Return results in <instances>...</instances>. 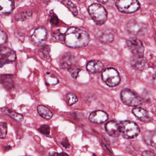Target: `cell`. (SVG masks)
<instances>
[{"mask_svg": "<svg viewBox=\"0 0 156 156\" xmlns=\"http://www.w3.org/2000/svg\"><path fill=\"white\" fill-rule=\"evenodd\" d=\"M152 81H153V83L156 86V76H155L154 77L152 80Z\"/></svg>", "mask_w": 156, "mask_h": 156, "instance_id": "8d00e7d4", "label": "cell"}, {"mask_svg": "<svg viewBox=\"0 0 156 156\" xmlns=\"http://www.w3.org/2000/svg\"><path fill=\"white\" fill-rule=\"evenodd\" d=\"M48 33L46 29L39 27L35 29L31 36L32 41L37 45H43L47 38Z\"/></svg>", "mask_w": 156, "mask_h": 156, "instance_id": "30bf717a", "label": "cell"}, {"mask_svg": "<svg viewBox=\"0 0 156 156\" xmlns=\"http://www.w3.org/2000/svg\"><path fill=\"white\" fill-rule=\"evenodd\" d=\"M126 44L133 55L144 57L145 47L143 42L140 39L136 37H131L127 39Z\"/></svg>", "mask_w": 156, "mask_h": 156, "instance_id": "52a82bcc", "label": "cell"}, {"mask_svg": "<svg viewBox=\"0 0 156 156\" xmlns=\"http://www.w3.org/2000/svg\"><path fill=\"white\" fill-rule=\"evenodd\" d=\"M0 129H1V133H0L1 136H0V137L2 139H4V138H5L6 134H7V124L6 123L4 122H2L1 123Z\"/></svg>", "mask_w": 156, "mask_h": 156, "instance_id": "4316f807", "label": "cell"}, {"mask_svg": "<svg viewBox=\"0 0 156 156\" xmlns=\"http://www.w3.org/2000/svg\"><path fill=\"white\" fill-rule=\"evenodd\" d=\"M53 37L56 39V40H58V41H62V40L65 39V35L61 34L59 31H55L53 34Z\"/></svg>", "mask_w": 156, "mask_h": 156, "instance_id": "4dcf8cb0", "label": "cell"}, {"mask_svg": "<svg viewBox=\"0 0 156 156\" xmlns=\"http://www.w3.org/2000/svg\"><path fill=\"white\" fill-rule=\"evenodd\" d=\"M115 5L119 11L125 14L135 12L140 7L138 0H117Z\"/></svg>", "mask_w": 156, "mask_h": 156, "instance_id": "8992f818", "label": "cell"}, {"mask_svg": "<svg viewBox=\"0 0 156 156\" xmlns=\"http://www.w3.org/2000/svg\"><path fill=\"white\" fill-rule=\"evenodd\" d=\"M32 12L30 10H26L16 14L14 16V19L17 21H24L31 18Z\"/></svg>", "mask_w": 156, "mask_h": 156, "instance_id": "603a6c76", "label": "cell"}, {"mask_svg": "<svg viewBox=\"0 0 156 156\" xmlns=\"http://www.w3.org/2000/svg\"><path fill=\"white\" fill-rule=\"evenodd\" d=\"M155 41L156 42V32L155 33Z\"/></svg>", "mask_w": 156, "mask_h": 156, "instance_id": "ab89813d", "label": "cell"}, {"mask_svg": "<svg viewBox=\"0 0 156 156\" xmlns=\"http://www.w3.org/2000/svg\"><path fill=\"white\" fill-rule=\"evenodd\" d=\"M107 113L102 110H98L92 112L89 116L91 122L95 123L100 124L104 122L108 119Z\"/></svg>", "mask_w": 156, "mask_h": 156, "instance_id": "7c38bea8", "label": "cell"}, {"mask_svg": "<svg viewBox=\"0 0 156 156\" xmlns=\"http://www.w3.org/2000/svg\"><path fill=\"white\" fill-rule=\"evenodd\" d=\"M78 101V98L74 94L70 93L68 94L66 96V101L68 105L70 106L75 104Z\"/></svg>", "mask_w": 156, "mask_h": 156, "instance_id": "d4e9b609", "label": "cell"}, {"mask_svg": "<svg viewBox=\"0 0 156 156\" xmlns=\"http://www.w3.org/2000/svg\"><path fill=\"white\" fill-rule=\"evenodd\" d=\"M37 111L40 116L46 119H50L53 115L52 112L44 105H38L37 107Z\"/></svg>", "mask_w": 156, "mask_h": 156, "instance_id": "44dd1931", "label": "cell"}, {"mask_svg": "<svg viewBox=\"0 0 156 156\" xmlns=\"http://www.w3.org/2000/svg\"><path fill=\"white\" fill-rule=\"evenodd\" d=\"M145 142L151 146H156V131H151L145 132L143 134Z\"/></svg>", "mask_w": 156, "mask_h": 156, "instance_id": "d6986e66", "label": "cell"}, {"mask_svg": "<svg viewBox=\"0 0 156 156\" xmlns=\"http://www.w3.org/2000/svg\"><path fill=\"white\" fill-rule=\"evenodd\" d=\"M122 102L127 106L137 107L143 104V99L129 89H125L121 93Z\"/></svg>", "mask_w": 156, "mask_h": 156, "instance_id": "3957f363", "label": "cell"}, {"mask_svg": "<svg viewBox=\"0 0 156 156\" xmlns=\"http://www.w3.org/2000/svg\"><path fill=\"white\" fill-rule=\"evenodd\" d=\"M61 144L65 148H68L69 147L70 145L69 143L68 140L67 138H64V139L62 140L61 142Z\"/></svg>", "mask_w": 156, "mask_h": 156, "instance_id": "836d02e7", "label": "cell"}, {"mask_svg": "<svg viewBox=\"0 0 156 156\" xmlns=\"http://www.w3.org/2000/svg\"><path fill=\"white\" fill-rule=\"evenodd\" d=\"M39 133L45 135H48L50 133V127L48 125H43L38 128Z\"/></svg>", "mask_w": 156, "mask_h": 156, "instance_id": "83f0119b", "label": "cell"}, {"mask_svg": "<svg viewBox=\"0 0 156 156\" xmlns=\"http://www.w3.org/2000/svg\"><path fill=\"white\" fill-rule=\"evenodd\" d=\"M61 2L70 10L74 16L78 15V10L77 6L71 1L69 0H63Z\"/></svg>", "mask_w": 156, "mask_h": 156, "instance_id": "cb8c5ba5", "label": "cell"}, {"mask_svg": "<svg viewBox=\"0 0 156 156\" xmlns=\"http://www.w3.org/2000/svg\"><path fill=\"white\" fill-rule=\"evenodd\" d=\"M16 58V54L13 50L5 47H1L0 53V66L1 68L4 65L14 62Z\"/></svg>", "mask_w": 156, "mask_h": 156, "instance_id": "ba28073f", "label": "cell"}, {"mask_svg": "<svg viewBox=\"0 0 156 156\" xmlns=\"http://www.w3.org/2000/svg\"><path fill=\"white\" fill-rule=\"evenodd\" d=\"M93 156H97L95 154H93Z\"/></svg>", "mask_w": 156, "mask_h": 156, "instance_id": "60d3db41", "label": "cell"}, {"mask_svg": "<svg viewBox=\"0 0 156 156\" xmlns=\"http://www.w3.org/2000/svg\"><path fill=\"white\" fill-rule=\"evenodd\" d=\"M131 66L136 70L142 71L145 69L147 66V60L144 57L133 55L130 60Z\"/></svg>", "mask_w": 156, "mask_h": 156, "instance_id": "4fadbf2b", "label": "cell"}, {"mask_svg": "<svg viewBox=\"0 0 156 156\" xmlns=\"http://www.w3.org/2000/svg\"><path fill=\"white\" fill-rule=\"evenodd\" d=\"M0 13L1 15H8L11 13L14 8L13 0H0Z\"/></svg>", "mask_w": 156, "mask_h": 156, "instance_id": "2e32d148", "label": "cell"}, {"mask_svg": "<svg viewBox=\"0 0 156 156\" xmlns=\"http://www.w3.org/2000/svg\"><path fill=\"white\" fill-rule=\"evenodd\" d=\"M1 83L5 89L8 90L12 89L14 85L13 76L10 75H1Z\"/></svg>", "mask_w": 156, "mask_h": 156, "instance_id": "ac0fdd59", "label": "cell"}, {"mask_svg": "<svg viewBox=\"0 0 156 156\" xmlns=\"http://www.w3.org/2000/svg\"><path fill=\"white\" fill-rule=\"evenodd\" d=\"M121 134L127 139H134L140 133L138 126L136 123L129 121H122L120 123Z\"/></svg>", "mask_w": 156, "mask_h": 156, "instance_id": "277c9868", "label": "cell"}, {"mask_svg": "<svg viewBox=\"0 0 156 156\" xmlns=\"http://www.w3.org/2000/svg\"><path fill=\"white\" fill-rule=\"evenodd\" d=\"M7 41V34L5 32L1 30L0 32V44L1 45H2L6 43Z\"/></svg>", "mask_w": 156, "mask_h": 156, "instance_id": "1f68e13d", "label": "cell"}, {"mask_svg": "<svg viewBox=\"0 0 156 156\" xmlns=\"http://www.w3.org/2000/svg\"><path fill=\"white\" fill-rule=\"evenodd\" d=\"M153 69H154V73L155 75L156 76V62L154 64V66H153Z\"/></svg>", "mask_w": 156, "mask_h": 156, "instance_id": "74e56055", "label": "cell"}, {"mask_svg": "<svg viewBox=\"0 0 156 156\" xmlns=\"http://www.w3.org/2000/svg\"><path fill=\"white\" fill-rule=\"evenodd\" d=\"M142 156H156L154 153L151 151H144L142 153Z\"/></svg>", "mask_w": 156, "mask_h": 156, "instance_id": "e575fe53", "label": "cell"}, {"mask_svg": "<svg viewBox=\"0 0 156 156\" xmlns=\"http://www.w3.org/2000/svg\"><path fill=\"white\" fill-rule=\"evenodd\" d=\"M103 65L101 61L93 60L88 62L86 68L91 74H97L102 71Z\"/></svg>", "mask_w": 156, "mask_h": 156, "instance_id": "5bb4252c", "label": "cell"}, {"mask_svg": "<svg viewBox=\"0 0 156 156\" xmlns=\"http://www.w3.org/2000/svg\"><path fill=\"white\" fill-rule=\"evenodd\" d=\"M90 38L86 31L77 27L68 29L65 34V43L72 48H79L86 46L89 43Z\"/></svg>", "mask_w": 156, "mask_h": 156, "instance_id": "6da1fadb", "label": "cell"}, {"mask_svg": "<svg viewBox=\"0 0 156 156\" xmlns=\"http://www.w3.org/2000/svg\"><path fill=\"white\" fill-rule=\"evenodd\" d=\"M105 129L107 134L112 137H118L121 134L120 123L114 120L105 124Z\"/></svg>", "mask_w": 156, "mask_h": 156, "instance_id": "8fae6325", "label": "cell"}, {"mask_svg": "<svg viewBox=\"0 0 156 156\" xmlns=\"http://www.w3.org/2000/svg\"><path fill=\"white\" fill-rule=\"evenodd\" d=\"M74 56L71 54H66L60 60V67L62 68L67 69L68 70L71 68L75 66L74 65Z\"/></svg>", "mask_w": 156, "mask_h": 156, "instance_id": "e0dca14e", "label": "cell"}, {"mask_svg": "<svg viewBox=\"0 0 156 156\" xmlns=\"http://www.w3.org/2000/svg\"><path fill=\"white\" fill-rule=\"evenodd\" d=\"M100 41L103 43H111L114 39V36L112 32L109 31H105L101 33L99 36Z\"/></svg>", "mask_w": 156, "mask_h": 156, "instance_id": "7402d4cb", "label": "cell"}, {"mask_svg": "<svg viewBox=\"0 0 156 156\" xmlns=\"http://www.w3.org/2000/svg\"><path fill=\"white\" fill-rule=\"evenodd\" d=\"M68 71L70 73L71 76L74 79H76L78 77L79 73L81 71V69L74 66L69 69H68Z\"/></svg>", "mask_w": 156, "mask_h": 156, "instance_id": "f1b7e54d", "label": "cell"}, {"mask_svg": "<svg viewBox=\"0 0 156 156\" xmlns=\"http://www.w3.org/2000/svg\"><path fill=\"white\" fill-rule=\"evenodd\" d=\"M40 53L45 59H48L50 57V48L48 45H43L40 48Z\"/></svg>", "mask_w": 156, "mask_h": 156, "instance_id": "484cf974", "label": "cell"}, {"mask_svg": "<svg viewBox=\"0 0 156 156\" xmlns=\"http://www.w3.org/2000/svg\"><path fill=\"white\" fill-rule=\"evenodd\" d=\"M50 22L54 25H57L59 24V20L56 15H52L50 18Z\"/></svg>", "mask_w": 156, "mask_h": 156, "instance_id": "d6a6232c", "label": "cell"}, {"mask_svg": "<svg viewBox=\"0 0 156 156\" xmlns=\"http://www.w3.org/2000/svg\"><path fill=\"white\" fill-rule=\"evenodd\" d=\"M133 114L142 122H149L151 121V117L145 109L141 107H136L132 110Z\"/></svg>", "mask_w": 156, "mask_h": 156, "instance_id": "9a60e30c", "label": "cell"}, {"mask_svg": "<svg viewBox=\"0 0 156 156\" xmlns=\"http://www.w3.org/2000/svg\"><path fill=\"white\" fill-rule=\"evenodd\" d=\"M99 2H100L102 3L105 4L108 2V0H98Z\"/></svg>", "mask_w": 156, "mask_h": 156, "instance_id": "f35d334b", "label": "cell"}, {"mask_svg": "<svg viewBox=\"0 0 156 156\" xmlns=\"http://www.w3.org/2000/svg\"><path fill=\"white\" fill-rule=\"evenodd\" d=\"M103 80L109 87L117 86L121 82V77L117 70L113 68H106L102 74Z\"/></svg>", "mask_w": 156, "mask_h": 156, "instance_id": "5b68a950", "label": "cell"}, {"mask_svg": "<svg viewBox=\"0 0 156 156\" xmlns=\"http://www.w3.org/2000/svg\"><path fill=\"white\" fill-rule=\"evenodd\" d=\"M67 155H68L66 153H63V152L61 153H57L56 154V156H66Z\"/></svg>", "mask_w": 156, "mask_h": 156, "instance_id": "d590c367", "label": "cell"}, {"mask_svg": "<svg viewBox=\"0 0 156 156\" xmlns=\"http://www.w3.org/2000/svg\"><path fill=\"white\" fill-rule=\"evenodd\" d=\"M89 12L94 23L98 25H102L107 21V11L101 5L93 4L89 6Z\"/></svg>", "mask_w": 156, "mask_h": 156, "instance_id": "7a4b0ae2", "label": "cell"}, {"mask_svg": "<svg viewBox=\"0 0 156 156\" xmlns=\"http://www.w3.org/2000/svg\"><path fill=\"white\" fill-rule=\"evenodd\" d=\"M47 73L46 74L47 77H46L47 82L48 83V84L52 85V84H56L58 83V80L56 78L53 76L52 75H50L51 74L49 75Z\"/></svg>", "mask_w": 156, "mask_h": 156, "instance_id": "f546056e", "label": "cell"}, {"mask_svg": "<svg viewBox=\"0 0 156 156\" xmlns=\"http://www.w3.org/2000/svg\"><path fill=\"white\" fill-rule=\"evenodd\" d=\"M146 29V26L144 24L136 20H131L126 24V29L127 32L134 35H139L143 34Z\"/></svg>", "mask_w": 156, "mask_h": 156, "instance_id": "9c48e42d", "label": "cell"}, {"mask_svg": "<svg viewBox=\"0 0 156 156\" xmlns=\"http://www.w3.org/2000/svg\"><path fill=\"white\" fill-rule=\"evenodd\" d=\"M2 112L5 114L9 115L11 118L17 122H21L24 119V116L22 115L17 113L15 112H14L8 108L3 107L2 109Z\"/></svg>", "mask_w": 156, "mask_h": 156, "instance_id": "ffe728a7", "label": "cell"}]
</instances>
